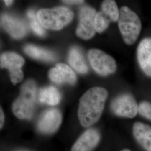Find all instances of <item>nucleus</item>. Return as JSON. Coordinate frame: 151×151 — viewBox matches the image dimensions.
I'll return each instance as SVG.
<instances>
[{
  "mask_svg": "<svg viewBox=\"0 0 151 151\" xmlns=\"http://www.w3.org/2000/svg\"><path fill=\"white\" fill-rule=\"evenodd\" d=\"M70 65L80 73H86L88 70V67L81 50L76 47L71 48L68 54Z\"/></svg>",
  "mask_w": 151,
  "mask_h": 151,
  "instance_id": "16",
  "label": "nucleus"
},
{
  "mask_svg": "<svg viewBox=\"0 0 151 151\" xmlns=\"http://www.w3.org/2000/svg\"><path fill=\"white\" fill-rule=\"evenodd\" d=\"M96 10L91 7L85 6L81 7L79 12V23L77 27V35L84 40H88L93 37L96 30L95 19Z\"/></svg>",
  "mask_w": 151,
  "mask_h": 151,
  "instance_id": "6",
  "label": "nucleus"
},
{
  "mask_svg": "<svg viewBox=\"0 0 151 151\" xmlns=\"http://www.w3.org/2000/svg\"><path fill=\"white\" fill-rule=\"evenodd\" d=\"M137 59L141 70L151 77V38L143 39L137 48Z\"/></svg>",
  "mask_w": 151,
  "mask_h": 151,
  "instance_id": "13",
  "label": "nucleus"
},
{
  "mask_svg": "<svg viewBox=\"0 0 151 151\" xmlns=\"http://www.w3.org/2000/svg\"><path fill=\"white\" fill-rule=\"evenodd\" d=\"M118 27L124 43L132 45L138 38L142 29L139 16L127 6H123L119 10Z\"/></svg>",
  "mask_w": 151,
  "mask_h": 151,
  "instance_id": "4",
  "label": "nucleus"
},
{
  "mask_svg": "<svg viewBox=\"0 0 151 151\" xmlns=\"http://www.w3.org/2000/svg\"><path fill=\"white\" fill-rule=\"evenodd\" d=\"M138 113L143 118L151 120V103L148 101L141 102L138 105Z\"/></svg>",
  "mask_w": 151,
  "mask_h": 151,
  "instance_id": "21",
  "label": "nucleus"
},
{
  "mask_svg": "<svg viewBox=\"0 0 151 151\" xmlns=\"http://www.w3.org/2000/svg\"><path fill=\"white\" fill-rule=\"evenodd\" d=\"M24 151V150H22V151Z\"/></svg>",
  "mask_w": 151,
  "mask_h": 151,
  "instance_id": "26",
  "label": "nucleus"
},
{
  "mask_svg": "<svg viewBox=\"0 0 151 151\" xmlns=\"http://www.w3.org/2000/svg\"><path fill=\"white\" fill-rule=\"evenodd\" d=\"M63 2L66 3V4H68L75 5V4H82L84 2V1H82V0H65V1H63Z\"/></svg>",
  "mask_w": 151,
  "mask_h": 151,
  "instance_id": "22",
  "label": "nucleus"
},
{
  "mask_svg": "<svg viewBox=\"0 0 151 151\" xmlns=\"http://www.w3.org/2000/svg\"><path fill=\"white\" fill-rule=\"evenodd\" d=\"M110 22H117L119 11L116 2L113 0H105L101 4V10Z\"/></svg>",
  "mask_w": 151,
  "mask_h": 151,
  "instance_id": "18",
  "label": "nucleus"
},
{
  "mask_svg": "<svg viewBox=\"0 0 151 151\" xmlns=\"http://www.w3.org/2000/svg\"><path fill=\"white\" fill-rule=\"evenodd\" d=\"M108 96L106 89L94 87L87 91L80 98L78 118L83 127H89L100 118Z\"/></svg>",
  "mask_w": 151,
  "mask_h": 151,
  "instance_id": "1",
  "label": "nucleus"
},
{
  "mask_svg": "<svg viewBox=\"0 0 151 151\" xmlns=\"http://www.w3.org/2000/svg\"><path fill=\"white\" fill-rule=\"evenodd\" d=\"M133 133L140 146L146 151H151V127L150 125L136 122L133 127Z\"/></svg>",
  "mask_w": 151,
  "mask_h": 151,
  "instance_id": "14",
  "label": "nucleus"
},
{
  "mask_svg": "<svg viewBox=\"0 0 151 151\" xmlns=\"http://www.w3.org/2000/svg\"><path fill=\"white\" fill-rule=\"evenodd\" d=\"M111 109L113 113L117 116L133 118L138 113V105L132 95L123 93L112 101Z\"/></svg>",
  "mask_w": 151,
  "mask_h": 151,
  "instance_id": "7",
  "label": "nucleus"
},
{
  "mask_svg": "<svg viewBox=\"0 0 151 151\" xmlns=\"http://www.w3.org/2000/svg\"><path fill=\"white\" fill-rule=\"evenodd\" d=\"M38 97L40 103L56 105L60 103L61 95L57 88L50 86L41 88L38 94Z\"/></svg>",
  "mask_w": 151,
  "mask_h": 151,
  "instance_id": "17",
  "label": "nucleus"
},
{
  "mask_svg": "<svg viewBox=\"0 0 151 151\" xmlns=\"http://www.w3.org/2000/svg\"><path fill=\"white\" fill-rule=\"evenodd\" d=\"M5 122V115L2 111V109L1 108L0 110V128L1 129L2 128Z\"/></svg>",
  "mask_w": 151,
  "mask_h": 151,
  "instance_id": "23",
  "label": "nucleus"
},
{
  "mask_svg": "<svg viewBox=\"0 0 151 151\" xmlns=\"http://www.w3.org/2000/svg\"><path fill=\"white\" fill-rule=\"evenodd\" d=\"M111 22L101 11L96 13L95 19V27L96 32L101 33L108 28Z\"/></svg>",
  "mask_w": 151,
  "mask_h": 151,
  "instance_id": "19",
  "label": "nucleus"
},
{
  "mask_svg": "<svg viewBox=\"0 0 151 151\" xmlns=\"http://www.w3.org/2000/svg\"><path fill=\"white\" fill-rule=\"evenodd\" d=\"M37 16L44 28L60 30L70 23L73 18V13L70 9L61 6L53 9H42L38 11Z\"/></svg>",
  "mask_w": 151,
  "mask_h": 151,
  "instance_id": "3",
  "label": "nucleus"
},
{
  "mask_svg": "<svg viewBox=\"0 0 151 151\" xmlns=\"http://www.w3.org/2000/svg\"><path fill=\"white\" fill-rule=\"evenodd\" d=\"M101 139L99 132L95 129L86 130L76 141L70 151H92Z\"/></svg>",
  "mask_w": 151,
  "mask_h": 151,
  "instance_id": "11",
  "label": "nucleus"
},
{
  "mask_svg": "<svg viewBox=\"0 0 151 151\" xmlns=\"http://www.w3.org/2000/svg\"><path fill=\"white\" fill-rule=\"evenodd\" d=\"M24 63L25 60L23 57L14 52L4 53L0 57L1 68L9 70L11 81L14 85L22 81L24 74L21 68Z\"/></svg>",
  "mask_w": 151,
  "mask_h": 151,
  "instance_id": "8",
  "label": "nucleus"
},
{
  "mask_svg": "<svg viewBox=\"0 0 151 151\" xmlns=\"http://www.w3.org/2000/svg\"><path fill=\"white\" fill-rule=\"evenodd\" d=\"M122 151H130L129 150H128V149H124L123 150H122Z\"/></svg>",
  "mask_w": 151,
  "mask_h": 151,
  "instance_id": "25",
  "label": "nucleus"
},
{
  "mask_svg": "<svg viewBox=\"0 0 151 151\" xmlns=\"http://www.w3.org/2000/svg\"><path fill=\"white\" fill-rule=\"evenodd\" d=\"M37 87L35 81L28 80L21 87L20 94L12 105V110L17 118L29 120L35 111Z\"/></svg>",
  "mask_w": 151,
  "mask_h": 151,
  "instance_id": "2",
  "label": "nucleus"
},
{
  "mask_svg": "<svg viewBox=\"0 0 151 151\" xmlns=\"http://www.w3.org/2000/svg\"><path fill=\"white\" fill-rule=\"evenodd\" d=\"M24 52L34 59L45 62H54L57 59L55 54L52 51L32 44L26 45L24 48Z\"/></svg>",
  "mask_w": 151,
  "mask_h": 151,
  "instance_id": "15",
  "label": "nucleus"
},
{
  "mask_svg": "<svg viewBox=\"0 0 151 151\" xmlns=\"http://www.w3.org/2000/svg\"><path fill=\"white\" fill-rule=\"evenodd\" d=\"M4 2H5L6 5L10 6L11 5V4L13 3L14 1H11V0H5V1H4Z\"/></svg>",
  "mask_w": 151,
  "mask_h": 151,
  "instance_id": "24",
  "label": "nucleus"
},
{
  "mask_svg": "<svg viewBox=\"0 0 151 151\" xmlns=\"http://www.w3.org/2000/svg\"><path fill=\"white\" fill-rule=\"evenodd\" d=\"M62 114L60 110L51 109L44 112L37 123L38 130L46 134L57 131L62 123Z\"/></svg>",
  "mask_w": 151,
  "mask_h": 151,
  "instance_id": "9",
  "label": "nucleus"
},
{
  "mask_svg": "<svg viewBox=\"0 0 151 151\" xmlns=\"http://www.w3.org/2000/svg\"><path fill=\"white\" fill-rule=\"evenodd\" d=\"M48 76L51 81L58 85L65 83L73 85L77 80L75 72L64 63H58L55 67L51 68L49 71Z\"/></svg>",
  "mask_w": 151,
  "mask_h": 151,
  "instance_id": "12",
  "label": "nucleus"
},
{
  "mask_svg": "<svg viewBox=\"0 0 151 151\" xmlns=\"http://www.w3.org/2000/svg\"><path fill=\"white\" fill-rule=\"evenodd\" d=\"M88 58L92 68L100 75H110L116 70L115 60L101 50L90 49L88 52Z\"/></svg>",
  "mask_w": 151,
  "mask_h": 151,
  "instance_id": "5",
  "label": "nucleus"
},
{
  "mask_svg": "<svg viewBox=\"0 0 151 151\" xmlns=\"http://www.w3.org/2000/svg\"><path fill=\"white\" fill-rule=\"evenodd\" d=\"M27 16L30 20V25L33 32L40 37H43L45 35V31L43 27L39 22L35 12L33 10L28 11Z\"/></svg>",
  "mask_w": 151,
  "mask_h": 151,
  "instance_id": "20",
  "label": "nucleus"
},
{
  "mask_svg": "<svg viewBox=\"0 0 151 151\" xmlns=\"http://www.w3.org/2000/svg\"><path fill=\"white\" fill-rule=\"evenodd\" d=\"M1 25L6 32L14 39H22L27 34V30L24 23L9 14H4L1 15Z\"/></svg>",
  "mask_w": 151,
  "mask_h": 151,
  "instance_id": "10",
  "label": "nucleus"
}]
</instances>
